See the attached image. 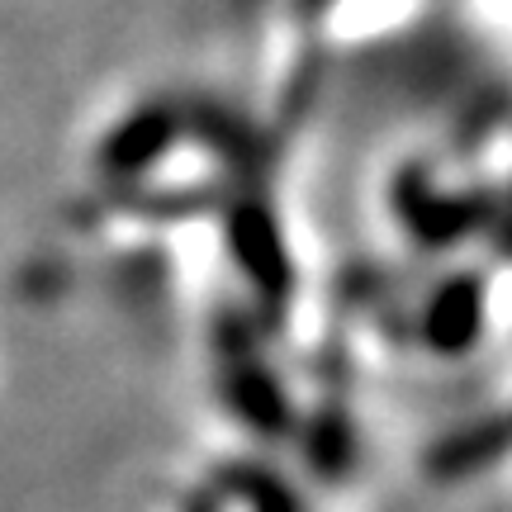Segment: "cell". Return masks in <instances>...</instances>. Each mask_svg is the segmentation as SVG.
Instances as JSON below:
<instances>
[{
    "label": "cell",
    "mask_w": 512,
    "mask_h": 512,
    "mask_svg": "<svg viewBox=\"0 0 512 512\" xmlns=\"http://www.w3.org/2000/svg\"><path fill=\"white\" fill-rule=\"evenodd\" d=\"M181 512H309L294 484L266 460H223L209 465L190 489Z\"/></svg>",
    "instance_id": "obj_1"
},
{
    "label": "cell",
    "mask_w": 512,
    "mask_h": 512,
    "mask_svg": "<svg viewBox=\"0 0 512 512\" xmlns=\"http://www.w3.org/2000/svg\"><path fill=\"white\" fill-rule=\"evenodd\" d=\"M503 446H508V427H503V408H494L489 418L465 422L451 437L432 441L427 451V479L437 484H465V479L494 470L503 460Z\"/></svg>",
    "instance_id": "obj_2"
}]
</instances>
